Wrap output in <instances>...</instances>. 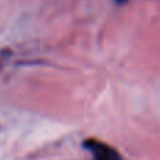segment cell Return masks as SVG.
I'll list each match as a JSON object with an SVG mask.
<instances>
[{
  "mask_svg": "<svg viewBox=\"0 0 160 160\" xmlns=\"http://www.w3.org/2000/svg\"><path fill=\"white\" fill-rule=\"evenodd\" d=\"M117 2H127V0H117Z\"/></svg>",
  "mask_w": 160,
  "mask_h": 160,
  "instance_id": "2",
  "label": "cell"
},
{
  "mask_svg": "<svg viewBox=\"0 0 160 160\" xmlns=\"http://www.w3.org/2000/svg\"><path fill=\"white\" fill-rule=\"evenodd\" d=\"M84 146L91 152L94 160H121L119 153L112 146L104 143L97 139H87L84 142Z\"/></svg>",
  "mask_w": 160,
  "mask_h": 160,
  "instance_id": "1",
  "label": "cell"
}]
</instances>
